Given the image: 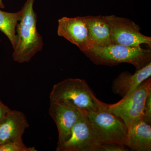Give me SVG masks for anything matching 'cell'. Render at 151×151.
<instances>
[{"instance_id": "3957f363", "label": "cell", "mask_w": 151, "mask_h": 151, "mask_svg": "<svg viewBox=\"0 0 151 151\" xmlns=\"http://www.w3.org/2000/svg\"><path fill=\"white\" fill-rule=\"evenodd\" d=\"M96 65L113 66L122 63L134 65L136 70L151 62V50L141 46L113 44L103 47H93L83 52Z\"/></svg>"}, {"instance_id": "9a60e30c", "label": "cell", "mask_w": 151, "mask_h": 151, "mask_svg": "<svg viewBox=\"0 0 151 151\" xmlns=\"http://www.w3.org/2000/svg\"><path fill=\"white\" fill-rule=\"evenodd\" d=\"M35 147H27L22 142H9L0 145V151H36Z\"/></svg>"}, {"instance_id": "5bb4252c", "label": "cell", "mask_w": 151, "mask_h": 151, "mask_svg": "<svg viewBox=\"0 0 151 151\" xmlns=\"http://www.w3.org/2000/svg\"><path fill=\"white\" fill-rule=\"evenodd\" d=\"M21 11L15 13L4 12L0 9V31L4 33L13 48L16 43V28L21 17Z\"/></svg>"}, {"instance_id": "2e32d148", "label": "cell", "mask_w": 151, "mask_h": 151, "mask_svg": "<svg viewBox=\"0 0 151 151\" xmlns=\"http://www.w3.org/2000/svg\"><path fill=\"white\" fill-rule=\"evenodd\" d=\"M127 146L116 143H103L97 147L96 151H127Z\"/></svg>"}, {"instance_id": "7c38bea8", "label": "cell", "mask_w": 151, "mask_h": 151, "mask_svg": "<svg viewBox=\"0 0 151 151\" xmlns=\"http://www.w3.org/2000/svg\"><path fill=\"white\" fill-rule=\"evenodd\" d=\"M126 146L132 150L151 151V125L139 119L128 128Z\"/></svg>"}, {"instance_id": "d6986e66", "label": "cell", "mask_w": 151, "mask_h": 151, "mask_svg": "<svg viewBox=\"0 0 151 151\" xmlns=\"http://www.w3.org/2000/svg\"><path fill=\"white\" fill-rule=\"evenodd\" d=\"M4 5L3 2L2 0H0V8L4 9Z\"/></svg>"}, {"instance_id": "4fadbf2b", "label": "cell", "mask_w": 151, "mask_h": 151, "mask_svg": "<svg viewBox=\"0 0 151 151\" xmlns=\"http://www.w3.org/2000/svg\"><path fill=\"white\" fill-rule=\"evenodd\" d=\"M85 17L94 43L93 47H103L113 44L111 28L104 16H87Z\"/></svg>"}, {"instance_id": "5b68a950", "label": "cell", "mask_w": 151, "mask_h": 151, "mask_svg": "<svg viewBox=\"0 0 151 151\" xmlns=\"http://www.w3.org/2000/svg\"><path fill=\"white\" fill-rule=\"evenodd\" d=\"M88 117L101 144L116 143L126 146L128 128L119 117L105 108L88 112Z\"/></svg>"}, {"instance_id": "9c48e42d", "label": "cell", "mask_w": 151, "mask_h": 151, "mask_svg": "<svg viewBox=\"0 0 151 151\" xmlns=\"http://www.w3.org/2000/svg\"><path fill=\"white\" fill-rule=\"evenodd\" d=\"M86 111L65 103L50 100L49 114L55 122L58 131L56 151L69 139L73 126Z\"/></svg>"}, {"instance_id": "277c9868", "label": "cell", "mask_w": 151, "mask_h": 151, "mask_svg": "<svg viewBox=\"0 0 151 151\" xmlns=\"http://www.w3.org/2000/svg\"><path fill=\"white\" fill-rule=\"evenodd\" d=\"M151 92V78L147 79L132 93L113 104L106 105L105 109L119 117L129 128L132 123L142 119L147 97Z\"/></svg>"}, {"instance_id": "8fae6325", "label": "cell", "mask_w": 151, "mask_h": 151, "mask_svg": "<svg viewBox=\"0 0 151 151\" xmlns=\"http://www.w3.org/2000/svg\"><path fill=\"white\" fill-rule=\"evenodd\" d=\"M151 76V62L136 70L134 74L128 71L122 72L113 81L112 91L114 94L124 97L134 92Z\"/></svg>"}, {"instance_id": "e0dca14e", "label": "cell", "mask_w": 151, "mask_h": 151, "mask_svg": "<svg viewBox=\"0 0 151 151\" xmlns=\"http://www.w3.org/2000/svg\"><path fill=\"white\" fill-rule=\"evenodd\" d=\"M142 119L147 124H151V92L146 99L143 109Z\"/></svg>"}, {"instance_id": "30bf717a", "label": "cell", "mask_w": 151, "mask_h": 151, "mask_svg": "<svg viewBox=\"0 0 151 151\" xmlns=\"http://www.w3.org/2000/svg\"><path fill=\"white\" fill-rule=\"evenodd\" d=\"M29 126L22 112L12 110L0 122V145L9 142H22L23 135Z\"/></svg>"}, {"instance_id": "8992f818", "label": "cell", "mask_w": 151, "mask_h": 151, "mask_svg": "<svg viewBox=\"0 0 151 151\" xmlns=\"http://www.w3.org/2000/svg\"><path fill=\"white\" fill-rule=\"evenodd\" d=\"M111 28L114 44L141 46L146 44L151 47V37L141 32V28L133 21L115 15L104 16Z\"/></svg>"}, {"instance_id": "ba28073f", "label": "cell", "mask_w": 151, "mask_h": 151, "mask_svg": "<svg viewBox=\"0 0 151 151\" xmlns=\"http://www.w3.org/2000/svg\"><path fill=\"white\" fill-rule=\"evenodd\" d=\"M57 34L78 47L82 52L94 47L85 17H64L59 19Z\"/></svg>"}, {"instance_id": "7a4b0ae2", "label": "cell", "mask_w": 151, "mask_h": 151, "mask_svg": "<svg viewBox=\"0 0 151 151\" xmlns=\"http://www.w3.org/2000/svg\"><path fill=\"white\" fill-rule=\"evenodd\" d=\"M50 99L88 112L105 109L107 105L97 99L85 80L78 78H66L54 84Z\"/></svg>"}, {"instance_id": "52a82bcc", "label": "cell", "mask_w": 151, "mask_h": 151, "mask_svg": "<svg viewBox=\"0 0 151 151\" xmlns=\"http://www.w3.org/2000/svg\"><path fill=\"white\" fill-rule=\"evenodd\" d=\"M85 112L76 123L70 138L57 151H96L101 145L94 127Z\"/></svg>"}, {"instance_id": "ac0fdd59", "label": "cell", "mask_w": 151, "mask_h": 151, "mask_svg": "<svg viewBox=\"0 0 151 151\" xmlns=\"http://www.w3.org/2000/svg\"><path fill=\"white\" fill-rule=\"evenodd\" d=\"M12 110L0 100V122L10 113Z\"/></svg>"}, {"instance_id": "6da1fadb", "label": "cell", "mask_w": 151, "mask_h": 151, "mask_svg": "<svg viewBox=\"0 0 151 151\" xmlns=\"http://www.w3.org/2000/svg\"><path fill=\"white\" fill-rule=\"evenodd\" d=\"M35 0H27L22 9L21 17L17 25L16 43L13 58L18 63H28L42 50V37L38 32L37 15L33 9Z\"/></svg>"}, {"instance_id": "ffe728a7", "label": "cell", "mask_w": 151, "mask_h": 151, "mask_svg": "<svg viewBox=\"0 0 151 151\" xmlns=\"http://www.w3.org/2000/svg\"><path fill=\"white\" fill-rule=\"evenodd\" d=\"M1 39H0V42H1Z\"/></svg>"}]
</instances>
